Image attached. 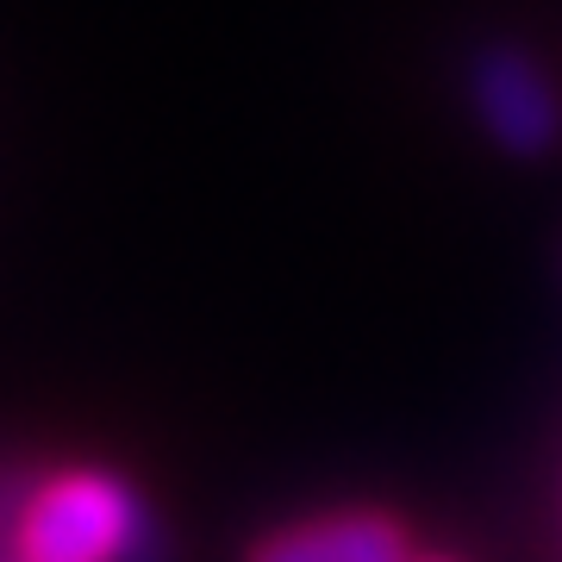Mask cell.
<instances>
[{
    "mask_svg": "<svg viewBox=\"0 0 562 562\" xmlns=\"http://www.w3.org/2000/svg\"><path fill=\"white\" fill-rule=\"evenodd\" d=\"M44 475L0 462V562H25V506L38 494Z\"/></svg>",
    "mask_w": 562,
    "mask_h": 562,
    "instance_id": "277c9868",
    "label": "cell"
},
{
    "mask_svg": "<svg viewBox=\"0 0 562 562\" xmlns=\"http://www.w3.org/2000/svg\"><path fill=\"white\" fill-rule=\"evenodd\" d=\"M475 113L513 157H543L562 138V94L519 44H494L475 57Z\"/></svg>",
    "mask_w": 562,
    "mask_h": 562,
    "instance_id": "7a4b0ae2",
    "label": "cell"
},
{
    "mask_svg": "<svg viewBox=\"0 0 562 562\" xmlns=\"http://www.w3.org/2000/svg\"><path fill=\"white\" fill-rule=\"evenodd\" d=\"M25 562H157L150 513L101 469L44 475L25 506Z\"/></svg>",
    "mask_w": 562,
    "mask_h": 562,
    "instance_id": "6da1fadb",
    "label": "cell"
},
{
    "mask_svg": "<svg viewBox=\"0 0 562 562\" xmlns=\"http://www.w3.org/2000/svg\"><path fill=\"white\" fill-rule=\"evenodd\" d=\"M244 562H406V525L387 513H325L269 531Z\"/></svg>",
    "mask_w": 562,
    "mask_h": 562,
    "instance_id": "3957f363",
    "label": "cell"
}]
</instances>
